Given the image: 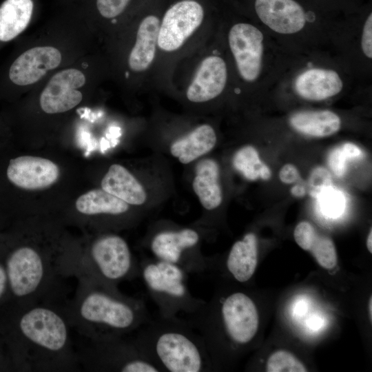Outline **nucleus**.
Returning <instances> with one entry per match:
<instances>
[{"instance_id":"nucleus-6","label":"nucleus","mask_w":372,"mask_h":372,"mask_svg":"<svg viewBox=\"0 0 372 372\" xmlns=\"http://www.w3.org/2000/svg\"><path fill=\"white\" fill-rule=\"evenodd\" d=\"M98 76V56L94 51L57 70L28 92L43 114H62L87 99Z\"/></svg>"},{"instance_id":"nucleus-28","label":"nucleus","mask_w":372,"mask_h":372,"mask_svg":"<svg viewBox=\"0 0 372 372\" xmlns=\"http://www.w3.org/2000/svg\"><path fill=\"white\" fill-rule=\"evenodd\" d=\"M233 165L247 179L269 180L271 172L269 167L260 160L256 149L250 145L238 149L234 156Z\"/></svg>"},{"instance_id":"nucleus-7","label":"nucleus","mask_w":372,"mask_h":372,"mask_svg":"<svg viewBox=\"0 0 372 372\" xmlns=\"http://www.w3.org/2000/svg\"><path fill=\"white\" fill-rule=\"evenodd\" d=\"M68 273L117 287L120 282L138 276L140 269L126 241L106 234L92 242L85 259L70 263Z\"/></svg>"},{"instance_id":"nucleus-14","label":"nucleus","mask_w":372,"mask_h":372,"mask_svg":"<svg viewBox=\"0 0 372 372\" xmlns=\"http://www.w3.org/2000/svg\"><path fill=\"white\" fill-rule=\"evenodd\" d=\"M59 174V168L54 162L32 156L12 158L6 169L8 180L27 190L47 188L57 181Z\"/></svg>"},{"instance_id":"nucleus-24","label":"nucleus","mask_w":372,"mask_h":372,"mask_svg":"<svg viewBox=\"0 0 372 372\" xmlns=\"http://www.w3.org/2000/svg\"><path fill=\"white\" fill-rule=\"evenodd\" d=\"M216 143L214 130L204 124L176 141L171 145L170 152L180 163L187 164L211 151Z\"/></svg>"},{"instance_id":"nucleus-8","label":"nucleus","mask_w":372,"mask_h":372,"mask_svg":"<svg viewBox=\"0 0 372 372\" xmlns=\"http://www.w3.org/2000/svg\"><path fill=\"white\" fill-rule=\"evenodd\" d=\"M140 274L151 298L165 318L187 316L196 312L205 302L192 294L187 286V273L180 267L155 259L139 263Z\"/></svg>"},{"instance_id":"nucleus-2","label":"nucleus","mask_w":372,"mask_h":372,"mask_svg":"<svg viewBox=\"0 0 372 372\" xmlns=\"http://www.w3.org/2000/svg\"><path fill=\"white\" fill-rule=\"evenodd\" d=\"M78 278L76 294L63 310L70 326L88 340L125 336L151 320L143 300L124 295L117 287Z\"/></svg>"},{"instance_id":"nucleus-13","label":"nucleus","mask_w":372,"mask_h":372,"mask_svg":"<svg viewBox=\"0 0 372 372\" xmlns=\"http://www.w3.org/2000/svg\"><path fill=\"white\" fill-rule=\"evenodd\" d=\"M228 41L241 78L249 83L256 81L261 72L264 52L261 31L250 23H238L231 28Z\"/></svg>"},{"instance_id":"nucleus-33","label":"nucleus","mask_w":372,"mask_h":372,"mask_svg":"<svg viewBox=\"0 0 372 372\" xmlns=\"http://www.w3.org/2000/svg\"><path fill=\"white\" fill-rule=\"evenodd\" d=\"M279 178L282 183L291 184L300 178V174L298 169L293 164L287 163L280 169Z\"/></svg>"},{"instance_id":"nucleus-25","label":"nucleus","mask_w":372,"mask_h":372,"mask_svg":"<svg viewBox=\"0 0 372 372\" xmlns=\"http://www.w3.org/2000/svg\"><path fill=\"white\" fill-rule=\"evenodd\" d=\"M289 123L297 132L313 137H326L341 127L338 115L330 110L301 111L293 114Z\"/></svg>"},{"instance_id":"nucleus-15","label":"nucleus","mask_w":372,"mask_h":372,"mask_svg":"<svg viewBox=\"0 0 372 372\" xmlns=\"http://www.w3.org/2000/svg\"><path fill=\"white\" fill-rule=\"evenodd\" d=\"M254 9L265 25L280 34L296 33L306 24L305 12L294 0H255Z\"/></svg>"},{"instance_id":"nucleus-19","label":"nucleus","mask_w":372,"mask_h":372,"mask_svg":"<svg viewBox=\"0 0 372 372\" xmlns=\"http://www.w3.org/2000/svg\"><path fill=\"white\" fill-rule=\"evenodd\" d=\"M343 83L338 73L332 70L311 68L304 71L295 81V90L302 98L322 101L340 93Z\"/></svg>"},{"instance_id":"nucleus-26","label":"nucleus","mask_w":372,"mask_h":372,"mask_svg":"<svg viewBox=\"0 0 372 372\" xmlns=\"http://www.w3.org/2000/svg\"><path fill=\"white\" fill-rule=\"evenodd\" d=\"M134 0H83L78 3L96 34L105 23L114 24L126 16Z\"/></svg>"},{"instance_id":"nucleus-11","label":"nucleus","mask_w":372,"mask_h":372,"mask_svg":"<svg viewBox=\"0 0 372 372\" xmlns=\"http://www.w3.org/2000/svg\"><path fill=\"white\" fill-rule=\"evenodd\" d=\"M199 240L198 233L193 229L163 230L152 236L149 249L158 260L176 265L187 273H202L210 263L194 251Z\"/></svg>"},{"instance_id":"nucleus-12","label":"nucleus","mask_w":372,"mask_h":372,"mask_svg":"<svg viewBox=\"0 0 372 372\" xmlns=\"http://www.w3.org/2000/svg\"><path fill=\"white\" fill-rule=\"evenodd\" d=\"M204 16V8L196 0L175 2L163 15L160 23L157 45L166 52L178 50L199 28Z\"/></svg>"},{"instance_id":"nucleus-31","label":"nucleus","mask_w":372,"mask_h":372,"mask_svg":"<svg viewBox=\"0 0 372 372\" xmlns=\"http://www.w3.org/2000/svg\"><path fill=\"white\" fill-rule=\"evenodd\" d=\"M349 158L342 145L330 152L328 159L329 165L336 176L342 177L344 175L346 171L347 160Z\"/></svg>"},{"instance_id":"nucleus-5","label":"nucleus","mask_w":372,"mask_h":372,"mask_svg":"<svg viewBox=\"0 0 372 372\" xmlns=\"http://www.w3.org/2000/svg\"><path fill=\"white\" fill-rule=\"evenodd\" d=\"M187 316L186 320L203 337L209 353L223 338L236 347L249 344L259 326L256 306L242 291L205 302L196 312Z\"/></svg>"},{"instance_id":"nucleus-29","label":"nucleus","mask_w":372,"mask_h":372,"mask_svg":"<svg viewBox=\"0 0 372 372\" xmlns=\"http://www.w3.org/2000/svg\"><path fill=\"white\" fill-rule=\"evenodd\" d=\"M318 196L320 209L327 216L337 218L344 211L345 198L340 190L329 186L322 189Z\"/></svg>"},{"instance_id":"nucleus-32","label":"nucleus","mask_w":372,"mask_h":372,"mask_svg":"<svg viewBox=\"0 0 372 372\" xmlns=\"http://www.w3.org/2000/svg\"><path fill=\"white\" fill-rule=\"evenodd\" d=\"M361 47L363 53L369 59L372 58V14L366 18L362 30Z\"/></svg>"},{"instance_id":"nucleus-23","label":"nucleus","mask_w":372,"mask_h":372,"mask_svg":"<svg viewBox=\"0 0 372 372\" xmlns=\"http://www.w3.org/2000/svg\"><path fill=\"white\" fill-rule=\"evenodd\" d=\"M192 186L206 209H214L221 204L223 194L219 183V167L215 161L207 158L198 163Z\"/></svg>"},{"instance_id":"nucleus-17","label":"nucleus","mask_w":372,"mask_h":372,"mask_svg":"<svg viewBox=\"0 0 372 372\" xmlns=\"http://www.w3.org/2000/svg\"><path fill=\"white\" fill-rule=\"evenodd\" d=\"M39 12V0H3L0 4V48L24 32Z\"/></svg>"},{"instance_id":"nucleus-16","label":"nucleus","mask_w":372,"mask_h":372,"mask_svg":"<svg viewBox=\"0 0 372 372\" xmlns=\"http://www.w3.org/2000/svg\"><path fill=\"white\" fill-rule=\"evenodd\" d=\"M227 77L225 61L209 56L200 63L187 90V99L194 103L211 100L223 91Z\"/></svg>"},{"instance_id":"nucleus-30","label":"nucleus","mask_w":372,"mask_h":372,"mask_svg":"<svg viewBox=\"0 0 372 372\" xmlns=\"http://www.w3.org/2000/svg\"><path fill=\"white\" fill-rule=\"evenodd\" d=\"M268 372H304L307 371L304 364L291 353L279 350L273 353L267 362Z\"/></svg>"},{"instance_id":"nucleus-20","label":"nucleus","mask_w":372,"mask_h":372,"mask_svg":"<svg viewBox=\"0 0 372 372\" xmlns=\"http://www.w3.org/2000/svg\"><path fill=\"white\" fill-rule=\"evenodd\" d=\"M101 187L128 205H141L146 200V192L138 180L124 167L112 165L102 179Z\"/></svg>"},{"instance_id":"nucleus-37","label":"nucleus","mask_w":372,"mask_h":372,"mask_svg":"<svg viewBox=\"0 0 372 372\" xmlns=\"http://www.w3.org/2000/svg\"><path fill=\"white\" fill-rule=\"evenodd\" d=\"M366 246L369 251L370 253H372V230L370 229V231L369 233L367 240H366Z\"/></svg>"},{"instance_id":"nucleus-9","label":"nucleus","mask_w":372,"mask_h":372,"mask_svg":"<svg viewBox=\"0 0 372 372\" xmlns=\"http://www.w3.org/2000/svg\"><path fill=\"white\" fill-rule=\"evenodd\" d=\"M6 270L13 295L25 304L41 301L58 276L66 275L65 265L52 262L33 247L16 248L7 258Z\"/></svg>"},{"instance_id":"nucleus-3","label":"nucleus","mask_w":372,"mask_h":372,"mask_svg":"<svg viewBox=\"0 0 372 372\" xmlns=\"http://www.w3.org/2000/svg\"><path fill=\"white\" fill-rule=\"evenodd\" d=\"M23 362L30 371H70L79 364L63 309L43 300L25 304L18 320Z\"/></svg>"},{"instance_id":"nucleus-10","label":"nucleus","mask_w":372,"mask_h":372,"mask_svg":"<svg viewBox=\"0 0 372 372\" xmlns=\"http://www.w3.org/2000/svg\"><path fill=\"white\" fill-rule=\"evenodd\" d=\"M79 364L90 371L120 372H161L138 343L125 336L88 340Z\"/></svg>"},{"instance_id":"nucleus-22","label":"nucleus","mask_w":372,"mask_h":372,"mask_svg":"<svg viewBox=\"0 0 372 372\" xmlns=\"http://www.w3.org/2000/svg\"><path fill=\"white\" fill-rule=\"evenodd\" d=\"M258 264V240L255 234L247 233L231 247L226 260V268L240 282L248 281Z\"/></svg>"},{"instance_id":"nucleus-18","label":"nucleus","mask_w":372,"mask_h":372,"mask_svg":"<svg viewBox=\"0 0 372 372\" xmlns=\"http://www.w3.org/2000/svg\"><path fill=\"white\" fill-rule=\"evenodd\" d=\"M160 19L148 14L140 21L136 39L127 57V66L132 72L145 71L154 61L158 43Z\"/></svg>"},{"instance_id":"nucleus-1","label":"nucleus","mask_w":372,"mask_h":372,"mask_svg":"<svg viewBox=\"0 0 372 372\" xmlns=\"http://www.w3.org/2000/svg\"><path fill=\"white\" fill-rule=\"evenodd\" d=\"M96 36L79 3L61 6L37 31L19 41L0 70V94L30 92L57 70L94 52Z\"/></svg>"},{"instance_id":"nucleus-36","label":"nucleus","mask_w":372,"mask_h":372,"mask_svg":"<svg viewBox=\"0 0 372 372\" xmlns=\"http://www.w3.org/2000/svg\"><path fill=\"white\" fill-rule=\"evenodd\" d=\"M58 3L62 6H67V5H70V4H73V3H78L81 1H82L83 0H56Z\"/></svg>"},{"instance_id":"nucleus-27","label":"nucleus","mask_w":372,"mask_h":372,"mask_svg":"<svg viewBox=\"0 0 372 372\" xmlns=\"http://www.w3.org/2000/svg\"><path fill=\"white\" fill-rule=\"evenodd\" d=\"M76 208L85 215H119L129 209V205L103 189L90 190L80 196Z\"/></svg>"},{"instance_id":"nucleus-35","label":"nucleus","mask_w":372,"mask_h":372,"mask_svg":"<svg viewBox=\"0 0 372 372\" xmlns=\"http://www.w3.org/2000/svg\"><path fill=\"white\" fill-rule=\"evenodd\" d=\"M8 285V280L6 268L0 265V298L4 293Z\"/></svg>"},{"instance_id":"nucleus-21","label":"nucleus","mask_w":372,"mask_h":372,"mask_svg":"<svg viewBox=\"0 0 372 372\" xmlns=\"http://www.w3.org/2000/svg\"><path fill=\"white\" fill-rule=\"evenodd\" d=\"M293 237L302 249L312 254L320 266L327 269H332L336 266L337 254L333 240L319 235L310 223L300 222L295 227Z\"/></svg>"},{"instance_id":"nucleus-34","label":"nucleus","mask_w":372,"mask_h":372,"mask_svg":"<svg viewBox=\"0 0 372 372\" xmlns=\"http://www.w3.org/2000/svg\"><path fill=\"white\" fill-rule=\"evenodd\" d=\"M342 146L346 151L350 158H359L362 156V152L360 149L353 143H346Z\"/></svg>"},{"instance_id":"nucleus-4","label":"nucleus","mask_w":372,"mask_h":372,"mask_svg":"<svg viewBox=\"0 0 372 372\" xmlns=\"http://www.w3.org/2000/svg\"><path fill=\"white\" fill-rule=\"evenodd\" d=\"M135 332L134 340L161 372H204L212 369L203 337L187 320L158 315Z\"/></svg>"},{"instance_id":"nucleus-38","label":"nucleus","mask_w":372,"mask_h":372,"mask_svg":"<svg viewBox=\"0 0 372 372\" xmlns=\"http://www.w3.org/2000/svg\"><path fill=\"white\" fill-rule=\"evenodd\" d=\"M369 315L370 317V320H372V297L370 298L369 301Z\"/></svg>"}]
</instances>
